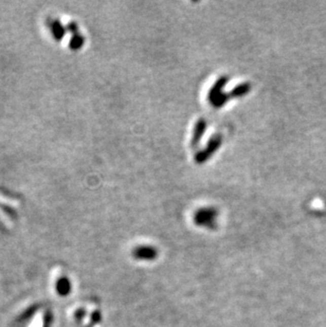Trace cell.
Returning a JSON list of instances; mask_svg holds the SVG:
<instances>
[{"instance_id": "cell-1", "label": "cell", "mask_w": 326, "mask_h": 327, "mask_svg": "<svg viewBox=\"0 0 326 327\" xmlns=\"http://www.w3.org/2000/svg\"><path fill=\"white\" fill-rule=\"evenodd\" d=\"M228 81H229L228 78L223 77V78L217 80L216 83L213 85V87L211 88L209 95H208V100L213 107L221 108L228 102L229 99H231L230 94L226 93L224 91V88L226 86V84L228 83Z\"/></svg>"}, {"instance_id": "cell-2", "label": "cell", "mask_w": 326, "mask_h": 327, "mask_svg": "<svg viewBox=\"0 0 326 327\" xmlns=\"http://www.w3.org/2000/svg\"><path fill=\"white\" fill-rule=\"evenodd\" d=\"M222 142H223V137L221 135H215L213 136L208 145H207V148L202 150L201 152H199L196 156H195V161L196 163L198 164H202L206 162L208 159H210L212 155L219 150L221 148V145H222Z\"/></svg>"}, {"instance_id": "cell-3", "label": "cell", "mask_w": 326, "mask_h": 327, "mask_svg": "<svg viewBox=\"0 0 326 327\" xmlns=\"http://www.w3.org/2000/svg\"><path fill=\"white\" fill-rule=\"evenodd\" d=\"M216 211L211 208H206V209H201L197 211L195 215V221L199 225L203 226H210L216 217Z\"/></svg>"}, {"instance_id": "cell-4", "label": "cell", "mask_w": 326, "mask_h": 327, "mask_svg": "<svg viewBox=\"0 0 326 327\" xmlns=\"http://www.w3.org/2000/svg\"><path fill=\"white\" fill-rule=\"evenodd\" d=\"M207 129V122L204 119H200L197 121V123L194 127V131H193V137L191 140V144L193 148H196L197 145L199 144L202 136L204 132H206Z\"/></svg>"}, {"instance_id": "cell-5", "label": "cell", "mask_w": 326, "mask_h": 327, "mask_svg": "<svg viewBox=\"0 0 326 327\" xmlns=\"http://www.w3.org/2000/svg\"><path fill=\"white\" fill-rule=\"evenodd\" d=\"M250 90H251V85L248 83H244V84L237 85V86L232 91L229 92V94H230L231 99L241 98V96L246 95Z\"/></svg>"}, {"instance_id": "cell-6", "label": "cell", "mask_w": 326, "mask_h": 327, "mask_svg": "<svg viewBox=\"0 0 326 327\" xmlns=\"http://www.w3.org/2000/svg\"><path fill=\"white\" fill-rule=\"evenodd\" d=\"M70 282L67 280V278H60V280L57 282L56 289L57 293L62 296H66L70 293Z\"/></svg>"}]
</instances>
